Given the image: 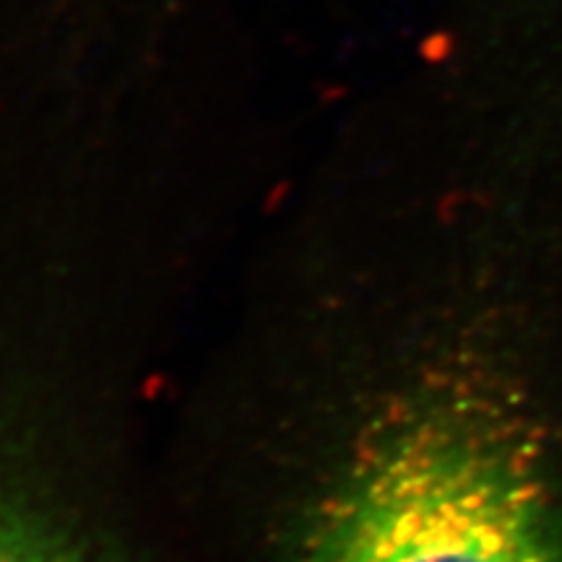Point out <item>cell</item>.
Listing matches in <instances>:
<instances>
[{
  "label": "cell",
  "mask_w": 562,
  "mask_h": 562,
  "mask_svg": "<svg viewBox=\"0 0 562 562\" xmlns=\"http://www.w3.org/2000/svg\"><path fill=\"white\" fill-rule=\"evenodd\" d=\"M300 562H562L539 442L497 402L432 406L355 469Z\"/></svg>",
  "instance_id": "6da1fadb"
},
{
  "label": "cell",
  "mask_w": 562,
  "mask_h": 562,
  "mask_svg": "<svg viewBox=\"0 0 562 562\" xmlns=\"http://www.w3.org/2000/svg\"><path fill=\"white\" fill-rule=\"evenodd\" d=\"M0 562H83L79 554L47 533L40 524L26 521L11 505L0 503Z\"/></svg>",
  "instance_id": "7a4b0ae2"
}]
</instances>
